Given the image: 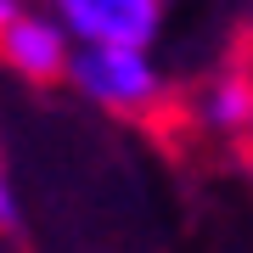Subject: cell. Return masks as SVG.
<instances>
[{
  "label": "cell",
  "mask_w": 253,
  "mask_h": 253,
  "mask_svg": "<svg viewBox=\"0 0 253 253\" xmlns=\"http://www.w3.org/2000/svg\"><path fill=\"white\" fill-rule=\"evenodd\" d=\"M68 84L118 118H152L169 101V79L152 62V45H73Z\"/></svg>",
  "instance_id": "1"
},
{
  "label": "cell",
  "mask_w": 253,
  "mask_h": 253,
  "mask_svg": "<svg viewBox=\"0 0 253 253\" xmlns=\"http://www.w3.org/2000/svg\"><path fill=\"white\" fill-rule=\"evenodd\" d=\"M73 45H152L163 34V0H45Z\"/></svg>",
  "instance_id": "2"
},
{
  "label": "cell",
  "mask_w": 253,
  "mask_h": 253,
  "mask_svg": "<svg viewBox=\"0 0 253 253\" xmlns=\"http://www.w3.org/2000/svg\"><path fill=\"white\" fill-rule=\"evenodd\" d=\"M0 62L17 73V79H28V84H56V79H68L73 34L62 28V17H56L51 6L45 11L28 6L23 17L0 34Z\"/></svg>",
  "instance_id": "3"
},
{
  "label": "cell",
  "mask_w": 253,
  "mask_h": 253,
  "mask_svg": "<svg viewBox=\"0 0 253 253\" xmlns=\"http://www.w3.org/2000/svg\"><path fill=\"white\" fill-rule=\"evenodd\" d=\"M197 124L219 141L253 135V68H219L197 96Z\"/></svg>",
  "instance_id": "4"
},
{
  "label": "cell",
  "mask_w": 253,
  "mask_h": 253,
  "mask_svg": "<svg viewBox=\"0 0 253 253\" xmlns=\"http://www.w3.org/2000/svg\"><path fill=\"white\" fill-rule=\"evenodd\" d=\"M23 231V203H17V186L6 174V152H0V236H17Z\"/></svg>",
  "instance_id": "5"
},
{
  "label": "cell",
  "mask_w": 253,
  "mask_h": 253,
  "mask_svg": "<svg viewBox=\"0 0 253 253\" xmlns=\"http://www.w3.org/2000/svg\"><path fill=\"white\" fill-rule=\"evenodd\" d=\"M23 11H28V0H0V34H6V28L17 23Z\"/></svg>",
  "instance_id": "6"
},
{
  "label": "cell",
  "mask_w": 253,
  "mask_h": 253,
  "mask_svg": "<svg viewBox=\"0 0 253 253\" xmlns=\"http://www.w3.org/2000/svg\"><path fill=\"white\" fill-rule=\"evenodd\" d=\"M248 146H253V135H248Z\"/></svg>",
  "instance_id": "7"
}]
</instances>
